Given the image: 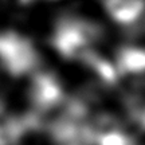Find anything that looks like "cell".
Here are the masks:
<instances>
[{
  "label": "cell",
  "mask_w": 145,
  "mask_h": 145,
  "mask_svg": "<svg viewBox=\"0 0 145 145\" xmlns=\"http://www.w3.org/2000/svg\"><path fill=\"white\" fill-rule=\"evenodd\" d=\"M113 19L128 23L137 19L145 10V0H101Z\"/></svg>",
  "instance_id": "6da1fadb"
}]
</instances>
